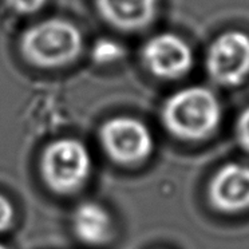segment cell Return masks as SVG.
I'll list each match as a JSON object with an SVG mask.
<instances>
[{"label": "cell", "mask_w": 249, "mask_h": 249, "mask_svg": "<svg viewBox=\"0 0 249 249\" xmlns=\"http://www.w3.org/2000/svg\"><path fill=\"white\" fill-rule=\"evenodd\" d=\"M19 47L28 63L39 69H60L81 56L85 39L75 23L50 18L26 28Z\"/></svg>", "instance_id": "cell-1"}, {"label": "cell", "mask_w": 249, "mask_h": 249, "mask_svg": "<svg viewBox=\"0 0 249 249\" xmlns=\"http://www.w3.org/2000/svg\"><path fill=\"white\" fill-rule=\"evenodd\" d=\"M168 130L186 141H200L216 130L221 121V105L213 92L192 86L174 92L162 108Z\"/></svg>", "instance_id": "cell-2"}, {"label": "cell", "mask_w": 249, "mask_h": 249, "mask_svg": "<svg viewBox=\"0 0 249 249\" xmlns=\"http://www.w3.org/2000/svg\"><path fill=\"white\" fill-rule=\"evenodd\" d=\"M40 172L50 189L59 195L78 192L92 172V158L83 142L74 138H60L46 146Z\"/></svg>", "instance_id": "cell-3"}, {"label": "cell", "mask_w": 249, "mask_h": 249, "mask_svg": "<svg viewBox=\"0 0 249 249\" xmlns=\"http://www.w3.org/2000/svg\"><path fill=\"white\" fill-rule=\"evenodd\" d=\"M102 147L114 162L137 165L152 154V131L141 121L130 117H115L105 122L99 131Z\"/></svg>", "instance_id": "cell-4"}, {"label": "cell", "mask_w": 249, "mask_h": 249, "mask_svg": "<svg viewBox=\"0 0 249 249\" xmlns=\"http://www.w3.org/2000/svg\"><path fill=\"white\" fill-rule=\"evenodd\" d=\"M206 71L225 87L241 85L249 76V35L227 31L218 35L206 51Z\"/></svg>", "instance_id": "cell-5"}, {"label": "cell", "mask_w": 249, "mask_h": 249, "mask_svg": "<svg viewBox=\"0 0 249 249\" xmlns=\"http://www.w3.org/2000/svg\"><path fill=\"white\" fill-rule=\"evenodd\" d=\"M143 65L150 74L165 81L185 76L193 67L195 55L185 39L177 34L161 33L149 38L141 51Z\"/></svg>", "instance_id": "cell-6"}, {"label": "cell", "mask_w": 249, "mask_h": 249, "mask_svg": "<svg viewBox=\"0 0 249 249\" xmlns=\"http://www.w3.org/2000/svg\"><path fill=\"white\" fill-rule=\"evenodd\" d=\"M99 17L122 33H140L158 15L160 0H94Z\"/></svg>", "instance_id": "cell-7"}, {"label": "cell", "mask_w": 249, "mask_h": 249, "mask_svg": "<svg viewBox=\"0 0 249 249\" xmlns=\"http://www.w3.org/2000/svg\"><path fill=\"white\" fill-rule=\"evenodd\" d=\"M209 197L218 211L243 212L249 208V166L228 163L213 177Z\"/></svg>", "instance_id": "cell-8"}, {"label": "cell", "mask_w": 249, "mask_h": 249, "mask_svg": "<svg viewBox=\"0 0 249 249\" xmlns=\"http://www.w3.org/2000/svg\"><path fill=\"white\" fill-rule=\"evenodd\" d=\"M72 231L86 245L102 247L114 234V222L105 206L97 202H83L72 214Z\"/></svg>", "instance_id": "cell-9"}, {"label": "cell", "mask_w": 249, "mask_h": 249, "mask_svg": "<svg viewBox=\"0 0 249 249\" xmlns=\"http://www.w3.org/2000/svg\"><path fill=\"white\" fill-rule=\"evenodd\" d=\"M8 8L18 15H34L42 11L47 0H4Z\"/></svg>", "instance_id": "cell-10"}, {"label": "cell", "mask_w": 249, "mask_h": 249, "mask_svg": "<svg viewBox=\"0 0 249 249\" xmlns=\"http://www.w3.org/2000/svg\"><path fill=\"white\" fill-rule=\"evenodd\" d=\"M15 218V209L6 196L0 195V232L10 229Z\"/></svg>", "instance_id": "cell-11"}, {"label": "cell", "mask_w": 249, "mask_h": 249, "mask_svg": "<svg viewBox=\"0 0 249 249\" xmlns=\"http://www.w3.org/2000/svg\"><path fill=\"white\" fill-rule=\"evenodd\" d=\"M236 130L240 145L249 153V107L245 108L238 117Z\"/></svg>", "instance_id": "cell-12"}, {"label": "cell", "mask_w": 249, "mask_h": 249, "mask_svg": "<svg viewBox=\"0 0 249 249\" xmlns=\"http://www.w3.org/2000/svg\"><path fill=\"white\" fill-rule=\"evenodd\" d=\"M0 249H10V248H7V247H6V245H4V244L0 243Z\"/></svg>", "instance_id": "cell-13"}]
</instances>
